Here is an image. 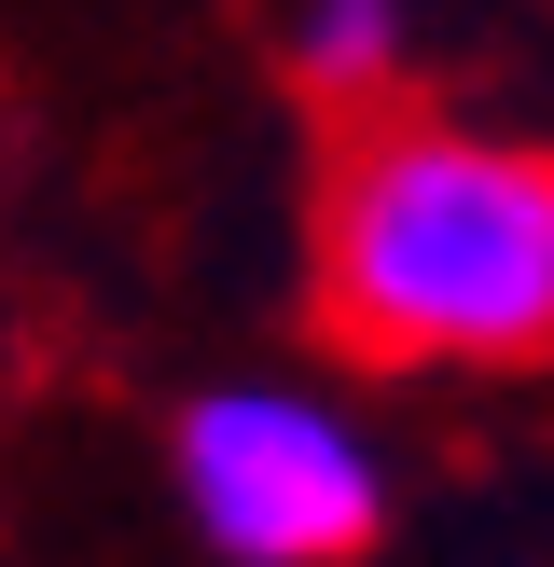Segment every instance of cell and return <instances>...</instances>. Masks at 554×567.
Wrapping results in <instances>:
<instances>
[{
    "instance_id": "6da1fadb",
    "label": "cell",
    "mask_w": 554,
    "mask_h": 567,
    "mask_svg": "<svg viewBox=\"0 0 554 567\" xmlns=\"http://www.w3.org/2000/svg\"><path fill=\"white\" fill-rule=\"evenodd\" d=\"M305 305L360 374H541L554 360V138L458 111H347L305 208Z\"/></svg>"
},
{
    "instance_id": "7a4b0ae2",
    "label": "cell",
    "mask_w": 554,
    "mask_h": 567,
    "mask_svg": "<svg viewBox=\"0 0 554 567\" xmlns=\"http://www.w3.org/2000/svg\"><path fill=\"white\" fill-rule=\"evenodd\" d=\"M166 485L222 567H360L388 540V457L319 388H194Z\"/></svg>"
},
{
    "instance_id": "3957f363",
    "label": "cell",
    "mask_w": 554,
    "mask_h": 567,
    "mask_svg": "<svg viewBox=\"0 0 554 567\" xmlns=\"http://www.w3.org/2000/svg\"><path fill=\"white\" fill-rule=\"evenodd\" d=\"M402 55H416V0H305L291 14V83L332 125L402 97Z\"/></svg>"
}]
</instances>
